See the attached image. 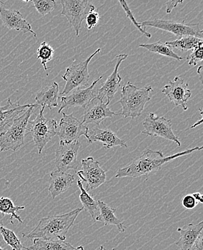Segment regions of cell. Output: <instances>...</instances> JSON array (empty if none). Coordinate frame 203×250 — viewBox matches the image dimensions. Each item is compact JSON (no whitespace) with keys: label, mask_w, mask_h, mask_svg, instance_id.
Wrapping results in <instances>:
<instances>
[{"label":"cell","mask_w":203,"mask_h":250,"mask_svg":"<svg viewBox=\"0 0 203 250\" xmlns=\"http://www.w3.org/2000/svg\"><path fill=\"white\" fill-rule=\"evenodd\" d=\"M203 146L189 148L183 152L177 153L173 155L165 157L160 150L145 149L139 158L135 160L131 165L125 167L121 168L117 171L116 178L121 177H139L148 175L151 173H155L160 170L164 164L172 161L174 159L183 156L187 155L194 151H201Z\"/></svg>","instance_id":"cell-1"},{"label":"cell","mask_w":203,"mask_h":250,"mask_svg":"<svg viewBox=\"0 0 203 250\" xmlns=\"http://www.w3.org/2000/svg\"><path fill=\"white\" fill-rule=\"evenodd\" d=\"M82 210L83 208H80L64 214L53 215L43 218L33 231L28 234L23 233L22 236L33 240L41 239L65 241L68 231Z\"/></svg>","instance_id":"cell-2"},{"label":"cell","mask_w":203,"mask_h":250,"mask_svg":"<svg viewBox=\"0 0 203 250\" xmlns=\"http://www.w3.org/2000/svg\"><path fill=\"white\" fill-rule=\"evenodd\" d=\"M37 107V104H32L24 113L15 118L5 130L0 133V151H16L23 146L30 118Z\"/></svg>","instance_id":"cell-3"},{"label":"cell","mask_w":203,"mask_h":250,"mask_svg":"<svg viewBox=\"0 0 203 250\" xmlns=\"http://www.w3.org/2000/svg\"><path fill=\"white\" fill-rule=\"evenodd\" d=\"M153 92L151 86L140 87L128 82L121 92V99L118 103H121L122 112L121 113L124 118H135L142 116L145 104L151 101L150 93Z\"/></svg>","instance_id":"cell-4"},{"label":"cell","mask_w":203,"mask_h":250,"mask_svg":"<svg viewBox=\"0 0 203 250\" xmlns=\"http://www.w3.org/2000/svg\"><path fill=\"white\" fill-rule=\"evenodd\" d=\"M45 107H42L36 119L29 121L28 131L31 134L35 146L41 154L45 145L57 134L58 124L54 119H47L44 117Z\"/></svg>","instance_id":"cell-5"},{"label":"cell","mask_w":203,"mask_h":250,"mask_svg":"<svg viewBox=\"0 0 203 250\" xmlns=\"http://www.w3.org/2000/svg\"><path fill=\"white\" fill-rule=\"evenodd\" d=\"M101 48L97 49L90 57L81 62H73L72 64L66 69V72L62 75V78L66 82L62 95H68L74 89H80L81 87H89V74L88 65L93 57L101 52Z\"/></svg>","instance_id":"cell-6"},{"label":"cell","mask_w":203,"mask_h":250,"mask_svg":"<svg viewBox=\"0 0 203 250\" xmlns=\"http://www.w3.org/2000/svg\"><path fill=\"white\" fill-rule=\"evenodd\" d=\"M142 27H151L173 33L181 38L183 36H193L203 39V32L198 23L186 22L184 21H165L156 19L154 21H144L141 23Z\"/></svg>","instance_id":"cell-7"},{"label":"cell","mask_w":203,"mask_h":250,"mask_svg":"<svg viewBox=\"0 0 203 250\" xmlns=\"http://www.w3.org/2000/svg\"><path fill=\"white\" fill-rule=\"evenodd\" d=\"M61 15L65 16L75 30L76 36H80L81 22L89 13L95 11V7L87 0H61Z\"/></svg>","instance_id":"cell-8"},{"label":"cell","mask_w":203,"mask_h":250,"mask_svg":"<svg viewBox=\"0 0 203 250\" xmlns=\"http://www.w3.org/2000/svg\"><path fill=\"white\" fill-rule=\"evenodd\" d=\"M57 135L60 139V145H69L78 141L81 136H85L89 141V128L73 114L63 113V117L59 123Z\"/></svg>","instance_id":"cell-9"},{"label":"cell","mask_w":203,"mask_h":250,"mask_svg":"<svg viewBox=\"0 0 203 250\" xmlns=\"http://www.w3.org/2000/svg\"><path fill=\"white\" fill-rule=\"evenodd\" d=\"M144 131L142 133L149 136H158L167 140L172 141L177 146H181V142L178 136L172 131L171 120L166 119L163 116H157L151 113L145 118L143 123Z\"/></svg>","instance_id":"cell-10"},{"label":"cell","mask_w":203,"mask_h":250,"mask_svg":"<svg viewBox=\"0 0 203 250\" xmlns=\"http://www.w3.org/2000/svg\"><path fill=\"white\" fill-rule=\"evenodd\" d=\"M82 169L77 172L80 180L87 183L85 190L87 192L99 188L106 181V173L100 166V162L95 161L93 157H89L81 160Z\"/></svg>","instance_id":"cell-11"},{"label":"cell","mask_w":203,"mask_h":250,"mask_svg":"<svg viewBox=\"0 0 203 250\" xmlns=\"http://www.w3.org/2000/svg\"><path fill=\"white\" fill-rule=\"evenodd\" d=\"M162 92L175 107H181L184 110L188 109L187 103L192 96V91L188 89V84L180 76L174 77L173 81H169Z\"/></svg>","instance_id":"cell-12"},{"label":"cell","mask_w":203,"mask_h":250,"mask_svg":"<svg viewBox=\"0 0 203 250\" xmlns=\"http://www.w3.org/2000/svg\"><path fill=\"white\" fill-rule=\"evenodd\" d=\"M103 76L100 77L98 80H95L90 86L85 89H79L74 91L68 96H63L61 98V107L58 113H61L63 110H67L73 107H80L85 108L94 98H96L98 92L95 91V86L98 82L101 81Z\"/></svg>","instance_id":"cell-13"},{"label":"cell","mask_w":203,"mask_h":250,"mask_svg":"<svg viewBox=\"0 0 203 250\" xmlns=\"http://www.w3.org/2000/svg\"><path fill=\"white\" fill-rule=\"evenodd\" d=\"M81 146L79 141L69 145H60L56 150V165L59 172H66L69 169L77 172L79 167L77 155Z\"/></svg>","instance_id":"cell-14"},{"label":"cell","mask_w":203,"mask_h":250,"mask_svg":"<svg viewBox=\"0 0 203 250\" xmlns=\"http://www.w3.org/2000/svg\"><path fill=\"white\" fill-rule=\"evenodd\" d=\"M121 115L112 111L104 101L99 98H95L84 108L82 123L84 124H92L95 126H99L100 124L107 118H113Z\"/></svg>","instance_id":"cell-15"},{"label":"cell","mask_w":203,"mask_h":250,"mask_svg":"<svg viewBox=\"0 0 203 250\" xmlns=\"http://www.w3.org/2000/svg\"><path fill=\"white\" fill-rule=\"evenodd\" d=\"M128 57V55L126 54H120L117 57V63L113 73L107 77L105 83L103 84L101 88L98 89L97 98L102 101L105 99L107 101L106 104L107 105H109L112 100L114 98L116 92L121 87L122 77L118 73V69L121 63Z\"/></svg>","instance_id":"cell-16"},{"label":"cell","mask_w":203,"mask_h":250,"mask_svg":"<svg viewBox=\"0 0 203 250\" xmlns=\"http://www.w3.org/2000/svg\"><path fill=\"white\" fill-rule=\"evenodd\" d=\"M0 16L3 25L7 29L22 31L24 33H31L35 37L36 33L32 29L31 25L24 18L19 10H10L1 6Z\"/></svg>","instance_id":"cell-17"},{"label":"cell","mask_w":203,"mask_h":250,"mask_svg":"<svg viewBox=\"0 0 203 250\" xmlns=\"http://www.w3.org/2000/svg\"><path fill=\"white\" fill-rule=\"evenodd\" d=\"M89 143L101 142L106 149L115 147V146H122L128 147L125 142L121 140L116 136V133L107 129V128H100L95 126L91 131H89Z\"/></svg>","instance_id":"cell-18"},{"label":"cell","mask_w":203,"mask_h":250,"mask_svg":"<svg viewBox=\"0 0 203 250\" xmlns=\"http://www.w3.org/2000/svg\"><path fill=\"white\" fill-rule=\"evenodd\" d=\"M31 105L32 104H20L19 101L13 103L8 98L5 105L3 107L0 106V133L5 130L15 118Z\"/></svg>","instance_id":"cell-19"},{"label":"cell","mask_w":203,"mask_h":250,"mask_svg":"<svg viewBox=\"0 0 203 250\" xmlns=\"http://www.w3.org/2000/svg\"><path fill=\"white\" fill-rule=\"evenodd\" d=\"M203 222L198 224H189L184 228H178L177 231L180 234V239L176 245L180 250H192L200 234L203 231Z\"/></svg>","instance_id":"cell-20"},{"label":"cell","mask_w":203,"mask_h":250,"mask_svg":"<svg viewBox=\"0 0 203 250\" xmlns=\"http://www.w3.org/2000/svg\"><path fill=\"white\" fill-rule=\"evenodd\" d=\"M75 183L74 175L66 172L53 171L51 173L50 186L48 188L53 198H56L63 192L67 191Z\"/></svg>","instance_id":"cell-21"},{"label":"cell","mask_w":203,"mask_h":250,"mask_svg":"<svg viewBox=\"0 0 203 250\" xmlns=\"http://www.w3.org/2000/svg\"><path fill=\"white\" fill-rule=\"evenodd\" d=\"M59 87L57 83H53L52 85L46 87L38 92L36 96V101L38 106L48 107L50 110L58 107Z\"/></svg>","instance_id":"cell-22"},{"label":"cell","mask_w":203,"mask_h":250,"mask_svg":"<svg viewBox=\"0 0 203 250\" xmlns=\"http://www.w3.org/2000/svg\"><path fill=\"white\" fill-rule=\"evenodd\" d=\"M25 250H84L82 246H73L69 242L61 240H43L33 239L31 246L25 248Z\"/></svg>","instance_id":"cell-23"},{"label":"cell","mask_w":203,"mask_h":250,"mask_svg":"<svg viewBox=\"0 0 203 250\" xmlns=\"http://www.w3.org/2000/svg\"><path fill=\"white\" fill-rule=\"evenodd\" d=\"M98 207H99L100 215L98 221H101L105 226H116L121 232L125 231V227L123 223L116 217V208L110 207L105 203L102 201H98Z\"/></svg>","instance_id":"cell-24"},{"label":"cell","mask_w":203,"mask_h":250,"mask_svg":"<svg viewBox=\"0 0 203 250\" xmlns=\"http://www.w3.org/2000/svg\"><path fill=\"white\" fill-rule=\"evenodd\" d=\"M77 186L81 191L80 195V201L83 206V209H85L88 213L90 214L91 217L93 219L94 222L98 221L99 217L100 211L98 207V201H95L92 196H91L87 190L83 187V183L81 180H78L77 181Z\"/></svg>","instance_id":"cell-25"},{"label":"cell","mask_w":203,"mask_h":250,"mask_svg":"<svg viewBox=\"0 0 203 250\" xmlns=\"http://www.w3.org/2000/svg\"><path fill=\"white\" fill-rule=\"evenodd\" d=\"M25 206H15L13 201L8 198L5 197H1L0 198V213L2 215V218L5 215H10V223L12 224H14V219L19 221L20 224H22V218L17 214V212L20 210H24Z\"/></svg>","instance_id":"cell-26"},{"label":"cell","mask_w":203,"mask_h":250,"mask_svg":"<svg viewBox=\"0 0 203 250\" xmlns=\"http://www.w3.org/2000/svg\"><path fill=\"white\" fill-rule=\"evenodd\" d=\"M166 45H169L172 48H177L181 51H187L189 50L193 51L199 45H203V39L193 36H183L173 42H166Z\"/></svg>","instance_id":"cell-27"},{"label":"cell","mask_w":203,"mask_h":250,"mask_svg":"<svg viewBox=\"0 0 203 250\" xmlns=\"http://www.w3.org/2000/svg\"><path fill=\"white\" fill-rule=\"evenodd\" d=\"M139 47L144 48L151 52L161 54V55L174 59L177 61H182L185 59V57H180L178 54L174 52L173 48L172 47L166 45V43H162L161 41H159L156 43H151V44H140Z\"/></svg>","instance_id":"cell-28"},{"label":"cell","mask_w":203,"mask_h":250,"mask_svg":"<svg viewBox=\"0 0 203 250\" xmlns=\"http://www.w3.org/2000/svg\"><path fill=\"white\" fill-rule=\"evenodd\" d=\"M0 234L2 236L6 244L12 248V250H22L23 248L25 249V247L22 245L20 240L18 239L14 231L6 228L1 223H0Z\"/></svg>","instance_id":"cell-29"},{"label":"cell","mask_w":203,"mask_h":250,"mask_svg":"<svg viewBox=\"0 0 203 250\" xmlns=\"http://www.w3.org/2000/svg\"><path fill=\"white\" fill-rule=\"evenodd\" d=\"M54 54V48L45 42H42L39 48H38L37 58L40 59L45 71L48 69V67L46 66L47 63L53 59Z\"/></svg>","instance_id":"cell-30"},{"label":"cell","mask_w":203,"mask_h":250,"mask_svg":"<svg viewBox=\"0 0 203 250\" xmlns=\"http://www.w3.org/2000/svg\"><path fill=\"white\" fill-rule=\"evenodd\" d=\"M31 1L39 14L43 17L50 14L57 7V2L54 0H34Z\"/></svg>","instance_id":"cell-31"},{"label":"cell","mask_w":203,"mask_h":250,"mask_svg":"<svg viewBox=\"0 0 203 250\" xmlns=\"http://www.w3.org/2000/svg\"><path fill=\"white\" fill-rule=\"evenodd\" d=\"M120 3H121V6H122V9H123L124 11H125V14H126L127 17L129 18L132 23H133V25L137 28V29L139 30L142 34L144 35L145 37L148 38V39L151 38V35L145 30V28L142 26L141 23H139V22H138L137 21H136V18L133 16V13H132L131 9L128 7L126 1H120Z\"/></svg>","instance_id":"cell-32"},{"label":"cell","mask_w":203,"mask_h":250,"mask_svg":"<svg viewBox=\"0 0 203 250\" xmlns=\"http://www.w3.org/2000/svg\"><path fill=\"white\" fill-rule=\"evenodd\" d=\"M203 45H199L196 48L193 50L192 54L188 57H186V59L189 61L188 64L189 66H196L198 62L203 61Z\"/></svg>","instance_id":"cell-33"},{"label":"cell","mask_w":203,"mask_h":250,"mask_svg":"<svg viewBox=\"0 0 203 250\" xmlns=\"http://www.w3.org/2000/svg\"><path fill=\"white\" fill-rule=\"evenodd\" d=\"M100 18H100L99 13L98 12L93 11L89 13L85 19L88 30H91L92 28H95L97 24L98 23Z\"/></svg>","instance_id":"cell-34"},{"label":"cell","mask_w":203,"mask_h":250,"mask_svg":"<svg viewBox=\"0 0 203 250\" xmlns=\"http://www.w3.org/2000/svg\"><path fill=\"white\" fill-rule=\"evenodd\" d=\"M198 203L192 195H187L183 199V206L184 208L192 210L195 208Z\"/></svg>","instance_id":"cell-35"},{"label":"cell","mask_w":203,"mask_h":250,"mask_svg":"<svg viewBox=\"0 0 203 250\" xmlns=\"http://www.w3.org/2000/svg\"><path fill=\"white\" fill-rule=\"evenodd\" d=\"M183 1H178V0H174V1H168L166 2V12L167 14H170L174 8L177 7V4H182Z\"/></svg>","instance_id":"cell-36"},{"label":"cell","mask_w":203,"mask_h":250,"mask_svg":"<svg viewBox=\"0 0 203 250\" xmlns=\"http://www.w3.org/2000/svg\"><path fill=\"white\" fill-rule=\"evenodd\" d=\"M203 231L198 236V239L195 242L193 248H195V250H203Z\"/></svg>","instance_id":"cell-37"},{"label":"cell","mask_w":203,"mask_h":250,"mask_svg":"<svg viewBox=\"0 0 203 250\" xmlns=\"http://www.w3.org/2000/svg\"><path fill=\"white\" fill-rule=\"evenodd\" d=\"M192 195L194 197V198L198 201V203H200V204H203V196L202 194L198 192L192 194Z\"/></svg>","instance_id":"cell-38"},{"label":"cell","mask_w":203,"mask_h":250,"mask_svg":"<svg viewBox=\"0 0 203 250\" xmlns=\"http://www.w3.org/2000/svg\"><path fill=\"white\" fill-rule=\"evenodd\" d=\"M203 121V116H202V117H201V119L200 120V121H198V122H197L196 124H194V125H192V126H191L190 128H195V127L198 126V125H201V124H202Z\"/></svg>","instance_id":"cell-39"},{"label":"cell","mask_w":203,"mask_h":250,"mask_svg":"<svg viewBox=\"0 0 203 250\" xmlns=\"http://www.w3.org/2000/svg\"><path fill=\"white\" fill-rule=\"evenodd\" d=\"M4 1H0V7H1V6L4 5Z\"/></svg>","instance_id":"cell-40"},{"label":"cell","mask_w":203,"mask_h":250,"mask_svg":"<svg viewBox=\"0 0 203 250\" xmlns=\"http://www.w3.org/2000/svg\"><path fill=\"white\" fill-rule=\"evenodd\" d=\"M100 250H104V248H103L102 246H101V248H100Z\"/></svg>","instance_id":"cell-41"},{"label":"cell","mask_w":203,"mask_h":250,"mask_svg":"<svg viewBox=\"0 0 203 250\" xmlns=\"http://www.w3.org/2000/svg\"><path fill=\"white\" fill-rule=\"evenodd\" d=\"M0 250H6L4 249V248H1V247H0Z\"/></svg>","instance_id":"cell-42"}]
</instances>
